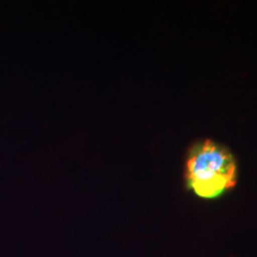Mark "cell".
<instances>
[{"label": "cell", "mask_w": 257, "mask_h": 257, "mask_svg": "<svg viewBox=\"0 0 257 257\" xmlns=\"http://www.w3.org/2000/svg\"><path fill=\"white\" fill-rule=\"evenodd\" d=\"M186 179L198 197L217 198L236 184V162L229 150L212 141H204L189 150Z\"/></svg>", "instance_id": "1"}]
</instances>
